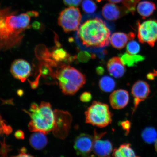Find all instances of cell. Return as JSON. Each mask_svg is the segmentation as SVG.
<instances>
[{"mask_svg":"<svg viewBox=\"0 0 157 157\" xmlns=\"http://www.w3.org/2000/svg\"><path fill=\"white\" fill-rule=\"evenodd\" d=\"M104 69L102 67H99L97 69V73L99 75L102 74L103 73Z\"/></svg>","mask_w":157,"mask_h":157,"instance_id":"36","label":"cell"},{"mask_svg":"<svg viewBox=\"0 0 157 157\" xmlns=\"http://www.w3.org/2000/svg\"></svg>","mask_w":157,"mask_h":157,"instance_id":"41","label":"cell"},{"mask_svg":"<svg viewBox=\"0 0 157 157\" xmlns=\"http://www.w3.org/2000/svg\"><path fill=\"white\" fill-rule=\"evenodd\" d=\"M106 133H99L96 130L94 131L93 150L95 154L99 157H107L113 151V144L111 141L101 139Z\"/></svg>","mask_w":157,"mask_h":157,"instance_id":"9","label":"cell"},{"mask_svg":"<svg viewBox=\"0 0 157 157\" xmlns=\"http://www.w3.org/2000/svg\"><path fill=\"white\" fill-rule=\"evenodd\" d=\"M56 77L62 93L66 95H74L86 82L84 74L76 68L66 65H62L56 71Z\"/></svg>","mask_w":157,"mask_h":157,"instance_id":"4","label":"cell"},{"mask_svg":"<svg viewBox=\"0 0 157 157\" xmlns=\"http://www.w3.org/2000/svg\"><path fill=\"white\" fill-rule=\"evenodd\" d=\"M96 157L95 156V155H91V156H86V157Z\"/></svg>","mask_w":157,"mask_h":157,"instance_id":"40","label":"cell"},{"mask_svg":"<svg viewBox=\"0 0 157 157\" xmlns=\"http://www.w3.org/2000/svg\"><path fill=\"white\" fill-rule=\"evenodd\" d=\"M82 6L84 11L88 14L94 13L97 9V5L93 0H83Z\"/></svg>","mask_w":157,"mask_h":157,"instance_id":"24","label":"cell"},{"mask_svg":"<svg viewBox=\"0 0 157 157\" xmlns=\"http://www.w3.org/2000/svg\"><path fill=\"white\" fill-rule=\"evenodd\" d=\"M94 137L86 133L78 135L75 140L74 148L76 153L83 157L89 155L93 149Z\"/></svg>","mask_w":157,"mask_h":157,"instance_id":"11","label":"cell"},{"mask_svg":"<svg viewBox=\"0 0 157 157\" xmlns=\"http://www.w3.org/2000/svg\"><path fill=\"white\" fill-rule=\"evenodd\" d=\"M155 148L156 151L157 152V139L155 141Z\"/></svg>","mask_w":157,"mask_h":157,"instance_id":"39","label":"cell"},{"mask_svg":"<svg viewBox=\"0 0 157 157\" xmlns=\"http://www.w3.org/2000/svg\"><path fill=\"white\" fill-rule=\"evenodd\" d=\"M155 73H154V74H153L152 73L148 74L147 75V78H148V79L150 80L154 79L155 76L157 75H155Z\"/></svg>","mask_w":157,"mask_h":157,"instance_id":"35","label":"cell"},{"mask_svg":"<svg viewBox=\"0 0 157 157\" xmlns=\"http://www.w3.org/2000/svg\"><path fill=\"white\" fill-rule=\"evenodd\" d=\"M99 86L101 89L105 93H110L115 89L116 83L114 80L110 76H103L100 80Z\"/></svg>","mask_w":157,"mask_h":157,"instance_id":"22","label":"cell"},{"mask_svg":"<svg viewBox=\"0 0 157 157\" xmlns=\"http://www.w3.org/2000/svg\"><path fill=\"white\" fill-rule=\"evenodd\" d=\"M28 113L31 120L29 124V131L32 132H40L47 134L53 129L55 121L54 112L50 103L42 101L38 105L33 103Z\"/></svg>","mask_w":157,"mask_h":157,"instance_id":"3","label":"cell"},{"mask_svg":"<svg viewBox=\"0 0 157 157\" xmlns=\"http://www.w3.org/2000/svg\"><path fill=\"white\" fill-rule=\"evenodd\" d=\"M129 99L128 92L126 90L119 89L114 91L110 95L109 103L113 109H123L128 104Z\"/></svg>","mask_w":157,"mask_h":157,"instance_id":"13","label":"cell"},{"mask_svg":"<svg viewBox=\"0 0 157 157\" xmlns=\"http://www.w3.org/2000/svg\"><path fill=\"white\" fill-rule=\"evenodd\" d=\"M113 156V157H140L136 155L129 143H124L118 148L114 149Z\"/></svg>","mask_w":157,"mask_h":157,"instance_id":"18","label":"cell"},{"mask_svg":"<svg viewBox=\"0 0 157 157\" xmlns=\"http://www.w3.org/2000/svg\"><path fill=\"white\" fill-rule=\"evenodd\" d=\"M110 3H117L121 2L123 0H108Z\"/></svg>","mask_w":157,"mask_h":157,"instance_id":"37","label":"cell"},{"mask_svg":"<svg viewBox=\"0 0 157 157\" xmlns=\"http://www.w3.org/2000/svg\"><path fill=\"white\" fill-rule=\"evenodd\" d=\"M156 9L155 5L150 1H141L137 7V12L144 18L150 16Z\"/></svg>","mask_w":157,"mask_h":157,"instance_id":"19","label":"cell"},{"mask_svg":"<svg viewBox=\"0 0 157 157\" xmlns=\"http://www.w3.org/2000/svg\"><path fill=\"white\" fill-rule=\"evenodd\" d=\"M50 58L54 62L58 64L68 60L70 61L76 58V57H70V55L64 49L60 48L59 47L50 53Z\"/></svg>","mask_w":157,"mask_h":157,"instance_id":"20","label":"cell"},{"mask_svg":"<svg viewBox=\"0 0 157 157\" xmlns=\"http://www.w3.org/2000/svg\"><path fill=\"white\" fill-rule=\"evenodd\" d=\"M143 140L148 144H151L155 141L157 139V132L154 128L148 127L143 129L142 133Z\"/></svg>","mask_w":157,"mask_h":157,"instance_id":"23","label":"cell"},{"mask_svg":"<svg viewBox=\"0 0 157 157\" xmlns=\"http://www.w3.org/2000/svg\"><path fill=\"white\" fill-rule=\"evenodd\" d=\"M120 125L122 127L124 130L125 131V135L128 134L130 131L131 127V123L128 120L121 121L120 122Z\"/></svg>","mask_w":157,"mask_h":157,"instance_id":"30","label":"cell"},{"mask_svg":"<svg viewBox=\"0 0 157 157\" xmlns=\"http://www.w3.org/2000/svg\"><path fill=\"white\" fill-rule=\"evenodd\" d=\"M80 101L84 103L89 102L92 99L91 93L88 92H84L80 96Z\"/></svg>","mask_w":157,"mask_h":157,"instance_id":"29","label":"cell"},{"mask_svg":"<svg viewBox=\"0 0 157 157\" xmlns=\"http://www.w3.org/2000/svg\"><path fill=\"white\" fill-rule=\"evenodd\" d=\"M10 146L5 142V139L1 143V154L2 157H6L7 153L10 151Z\"/></svg>","mask_w":157,"mask_h":157,"instance_id":"28","label":"cell"},{"mask_svg":"<svg viewBox=\"0 0 157 157\" xmlns=\"http://www.w3.org/2000/svg\"><path fill=\"white\" fill-rule=\"evenodd\" d=\"M30 17L28 12L15 15L10 13L9 9L1 11L0 35L1 49L7 50L20 44L25 31L30 28Z\"/></svg>","mask_w":157,"mask_h":157,"instance_id":"1","label":"cell"},{"mask_svg":"<svg viewBox=\"0 0 157 157\" xmlns=\"http://www.w3.org/2000/svg\"><path fill=\"white\" fill-rule=\"evenodd\" d=\"M12 128L9 125L6 124L1 119V134L2 133H4L6 135H9L12 132Z\"/></svg>","mask_w":157,"mask_h":157,"instance_id":"27","label":"cell"},{"mask_svg":"<svg viewBox=\"0 0 157 157\" xmlns=\"http://www.w3.org/2000/svg\"><path fill=\"white\" fill-rule=\"evenodd\" d=\"M129 39L130 40L129 34L121 32L115 33L111 36V44L114 48L121 50L126 46Z\"/></svg>","mask_w":157,"mask_h":157,"instance_id":"17","label":"cell"},{"mask_svg":"<svg viewBox=\"0 0 157 157\" xmlns=\"http://www.w3.org/2000/svg\"><path fill=\"white\" fill-rule=\"evenodd\" d=\"M29 142L33 148L36 150H41L46 146L48 140L44 133L36 132L31 135Z\"/></svg>","mask_w":157,"mask_h":157,"instance_id":"16","label":"cell"},{"mask_svg":"<svg viewBox=\"0 0 157 157\" xmlns=\"http://www.w3.org/2000/svg\"><path fill=\"white\" fill-rule=\"evenodd\" d=\"M55 121L53 132L55 136L64 139L67 136L72 118L68 112L56 110L54 111Z\"/></svg>","mask_w":157,"mask_h":157,"instance_id":"8","label":"cell"},{"mask_svg":"<svg viewBox=\"0 0 157 157\" xmlns=\"http://www.w3.org/2000/svg\"><path fill=\"white\" fill-rule=\"evenodd\" d=\"M150 93V86L146 82L139 80L133 84L131 88V93L133 98L132 115L136 111L139 104L148 97Z\"/></svg>","mask_w":157,"mask_h":157,"instance_id":"10","label":"cell"},{"mask_svg":"<svg viewBox=\"0 0 157 157\" xmlns=\"http://www.w3.org/2000/svg\"><path fill=\"white\" fill-rule=\"evenodd\" d=\"M82 20V15L79 9L74 7H69L63 10L60 13L58 23L65 32L78 30Z\"/></svg>","mask_w":157,"mask_h":157,"instance_id":"6","label":"cell"},{"mask_svg":"<svg viewBox=\"0 0 157 157\" xmlns=\"http://www.w3.org/2000/svg\"><path fill=\"white\" fill-rule=\"evenodd\" d=\"M32 27L33 29H38L40 28V24L39 22L35 21V22L33 23Z\"/></svg>","mask_w":157,"mask_h":157,"instance_id":"34","label":"cell"},{"mask_svg":"<svg viewBox=\"0 0 157 157\" xmlns=\"http://www.w3.org/2000/svg\"><path fill=\"white\" fill-rule=\"evenodd\" d=\"M23 92L22 90H17V94L19 96H21L23 95Z\"/></svg>","mask_w":157,"mask_h":157,"instance_id":"38","label":"cell"},{"mask_svg":"<svg viewBox=\"0 0 157 157\" xmlns=\"http://www.w3.org/2000/svg\"><path fill=\"white\" fill-rule=\"evenodd\" d=\"M137 36L140 43L154 47L157 41V21L150 19L138 22Z\"/></svg>","mask_w":157,"mask_h":157,"instance_id":"7","label":"cell"},{"mask_svg":"<svg viewBox=\"0 0 157 157\" xmlns=\"http://www.w3.org/2000/svg\"><path fill=\"white\" fill-rule=\"evenodd\" d=\"M15 137L17 139H23L25 138L24 133L21 130H17L15 133Z\"/></svg>","mask_w":157,"mask_h":157,"instance_id":"32","label":"cell"},{"mask_svg":"<svg viewBox=\"0 0 157 157\" xmlns=\"http://www.w3.org/2000/svg\"><path fill=\"white\" fill-rule=\"evenodd\" d=\"M77 36L85 48L99 50L109 46L111 32L106 23L98 17L87 20L77 30Z\"/></svg>","mask_w":157,"mask_h":157,"instance_id":"2","label":"cell"},{"mask_svg":"<svg viewBox=\"0 0 157 157\" xmlns=\"http://www.w3.org/2000/svg\"><path fill=\"white\" fill-rule=\"evenodd\" d=\"M25 148L23 149V150H21V152L20 154L12 157H34L31 155L26 154L24 151Z\"/></svg>","mask_w":157,"mask_h":157,"instance_id":"33","label":"cell"},{"mask_svg":"<svg viewBox=\"0 0 157 157\" xmlns=\"http://www.w3.org/2000/svg\"><path fill=\"white\" fill-rule=\"evenodd\" d=\"M121 10L115 3L106 4L102 10V14L107 20L115 21L122 15V11Z\"/></svg>","mask_w":157,"mask_h":157,"instance_id":"15","label":"cell"},{"mask_svg":"<svg viewBox=\"0 0 157 157\" xmlns=\"http://www.w3.org/2000/svg\"><path fill=\"white\" fill-rule=\"evenodd\" d=\"M120 58L124 64L129 67L136 66L139 62H142L145 59V57L140 55H132L125 53L120 55Z\"/></svg>","mask_w":157,"mask_h":157,"instance_id":"21","label":"cell"},{"mask_svg":"<svg viewBox=\"0 0 157 157\" xmlns=\"http://www.w3.org/2000/svg\"><path fill=\"white\" fill-rule=\"evenodd\" d=\"M91 56L89 53L86 52H81L76 56L78 61L81 62H86L89 60L91 57Z\"/></svg>","mask_w":157,"mask_h":157,"instance_id":"26","label":"cell"},{"mask_svg":"<svg viewBox=\"0 0 157 157\" xmlns=\"http://www.w3.org/2000/svg\"><path fill=\"white\" fill-rule=\"evenodd\" d=\"M86 123L100 128L111 124L113 113L106 104L95 101L87 108L85 112Z\"/></svg>","mask_w":157,"mask_h":157,"instance_id":"5","label":"cell"},{"mask_svg":"<svg viewBox=\"0 0 157 157\" xmlns=\"http://www.w3.org/2000/svg\"><path fill=\"white\" fill-rule=\"evenodd\" d=\"M30 64L22 59H17L12 63L10 72L15 78L24 82L30 76L31 72Z\"/></svg>","mask_w":157,"mask_h":157,"instance_id":"12","label":"cell"},{"mask_svg":"<svg viewBox=\"0 0 157 157\" xmlns=\"http://www.w3.org/2000/svg\"><path fill=\"white\" fill-rule=\"evenodd\" d=\"M127 53L131 54H138L140 50V45L136 41L132 40L127 44L126 47Z\"/></svg>","mask_w":157,"mask_h":157,"instance_id":"25","label":"cell"},{"mask_svg":"<svg viewBox=\"0 0 157 157\" xmlns=\"http://www.w3.org/2000/svg\"><path fill=\"white\" fill-rule=\"evenodd\" d=\"M107 68L110 74L116 78L122 77L126 71L125 65L118 57L110 59L107 63Z\"/></svg>","mask_w":157,"mask_h":157,"instance_id":"14","label":"cell"},{"mask_svg":"<svg viewBox=\"0 0 157 157\" xmlns=\"http://www.w3.org/2000/svg\"><path fill=\"white\" fill-rule=\"evenodd\" d=\"M64 3L69 7H76L80 5L82 0H63Z\"/></svg>","mask_w":157,"mask_h":157,"instance_id":"31","label":"cell"}]
</instances>
